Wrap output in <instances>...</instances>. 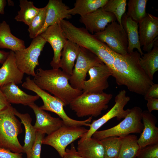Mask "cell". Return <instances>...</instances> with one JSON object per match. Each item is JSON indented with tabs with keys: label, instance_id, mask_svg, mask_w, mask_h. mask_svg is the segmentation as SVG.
Returning a JSON list of instances; mask_svg holds the SVG:
<instances>
[{
	"label": "cell",
	"instance_id": "cell-1",
	"mask_svg": "<svg viewBox=\"0 0 158 158\" xmlns=\"http://www.w3.org/2000/svg\"><path fill=\"white\" fill-rule=\"evenodd\" d=\"M114 57L112 76L119 86H126L130 92L144 96L154 83L140 63V54L137 51L120 54L113 51Z\"/></svg>",
	"mask_w": 158,
	"mask_h": 158
},
{
	"label": "cell",
	"instance_id": "cell-2",
	"mask_svg": "<svg viewBox=\"0 0 158 158\" xmlns=\"http://www.w3.org/2000/svg\"><path fill=\"white\" fill-rule=\"evenodd\" d=\"M70 77L59 68L44 70L40 68L33 80L39 87L53 94L66 106L83 93L82 90L71 86L68 82Z\"/></svg>",
	"mask_w": 158,
	"mask_h": 158
},
{
	"label": "cell",
	"instance_id": "cell-3",
	"mask_svg": "<svg viewBox=\"0 0 158 158\" xmlns=\"http://www.w3.org/2000/svg\"><path fill=\"white\" fill-rule=\"evenodd\" d=\"M11 106L0 111V147L18 153H25L18 136L23 132L21 123Z\"/></svg>",
	"mask_w": 158,
	"mask_h": 158
},
{
	"label": "cell",
	"instance_id": "cell-4",
	"mask_svg": "<svg viewBox=\"0 0 158 158\" xmlns=\"http://www.w3.org/2000/svg\"><path fill=\"white\" fill-rule=\"evenodd\" d=\"M22 86L25 89L35 92L41 99L43 104L40 107L41 109L55 113L61 118L65 125L78 127L89 126V123L91 121L92 117L90 116L83 121L76 120L71 118L64 110L63 107L65 106L63 102L59 98L39 87L30 76L26 78Z\"/></svg>",
	"mask_w": 158,
	"mask_h": 158
},
{
	"label": "cell",
	"instance_id": "cell-5",
	"mask_svg": "<svg viewBox=\"0 0 158 158\" xmlns=\"http://www.w3.org/2000/svg\"><path fill=\"white\" fill-rule=\"evenodd\" d=\"M113 95L103 92L101 94L83 92L71 102L70 108L79 117L90 116L97 117L108 107Z\"/></svg>",
	"mask_w": 158,
	"mask_h": 158
},
{
	"label": "cell",
	"instance_id": "cell-6",
	"mask_svg": "<svg viewBox=\"0 0 158 158\" xmlns=\"http://www.w3.org/2000/svg\"><path fill=\"white\" fill-rule=\"evenodd\" d=\"M142 111L140 107L135 106L119 123L111 128L97 131L93 137L100 140L106 138L116 136L122 137L131 133H141L144 126L142 121Z\"/></svg>",
	"mask_w": 158,
	"mask_h": 158
},
{
	"label": "cell",
	"instance_id": "cell-7",
	"mask_svg": "<svg viewBox=\"0 0 158 158\" xmlns=\"http://www.w3.org/2000/svg\"><path fill=\"white\" fill-rule=\"evenodd\" d=\"M88 130V129L82 126L64 125L51 134L44 137L42 144L53 147L61 157L63 158L67 146L82 138Z\"/></svg>",
	"mask_w": 158,
	"mask_h": 158
},
{
	"label": "cell",
	"instance_id": "cell-8",
	"mask_svg": "<svg viewBox=\"0 0 158 158\" xmlns=\"http://www.w3.org/2000/svg\"><path fill=\"white\" fill-rule=\"evenodd\" d=\"M47 42L39 35L33 39L27 48L15 52L16 62L23 73L34 77L35 69L39 65L38 58Z\"/></svg>",
	"mask_w": 158,
	"mask_h": 158
},
{
	"label": "cell",
	"instance_id": "cell-9",
	"mask_svg": "<svg viewBox=\"0 0 158 158\" xmlns=\"http://www.w3.org/2000/svg\"><path fill=\"white\" fill-rule=\"evenodd\" d=\"M103 63L94 53L80 46L79 54L70 77L71 86L74 89L82 90L84 82L90 69Z\"/></svg>",
	"mask_w": 158,
	"mask_h": 158
},
{
	"label": "cell",
	"instance_id": "cell-10",
	"mask_svg": "<svg viewBox=\"0 0 158 158\" xmlns=\"http://www.w3.org/2000/svg\"><path fill=\"white\" fill-rule=\"evenodd\" d=\"M94 35L115 52L121 55L128 53L126 32L123 25L116 21L108 24L103 30Z\"/></svg>",
	"mask_w": 158,
	"mask_h": 158
},
{
	"label": "cell",
	"instance_id": "cell-11",
	"mask_svg": "<svg viewBox=\"0 0 158 158\" xmlns=\"http://www.w3.org/2000/svg\"><path fill=\"white\" fill-rule=\"evenodd\" d=\"M130 100V97L126 95L125 90L119 92L115 97V104L106 114L97 120H94L90 124V129L82 137L83 139L92 137L94 133L103 125L112 118L116 117L118 120L125 118L130 111V109L124 110V108Z\"/></svg>",
	"mask_w": 158,
	"mask_h": 158
},
{
	"label": "cell",
	"instance_id": "cell-12",
	"mask_svg": "<svg viewBox=\"0 0 158 158\" xmlns=\"http://www.w3.org/2000/svg\"><path fill=\"white\" fill-rule=\"evenodd\" d=\"M88 73L89 79L83 83V92L101 94L109 86L108 80L112 76L109 68L104 63L91 68Z\"/></svg>",
	"mask_w": 158,
	"mask_h": 158
},
{
	"label": "cell",
	"instance_id": "cell-13",
	"mask_svg": "<svg viewBox=\"0 0 158 158\" xmlns=\"http://www.w3.org/2000/svg\"><path fill=\"white\" fill-rule=\"evenodd\" d=\"M40 35L51 45L54 55L50 65L53 69L60 68L61 52L68 39L60 23L48 27Z\"/></svg>",
	"mask_w": 158,
	"mask_h": 158
},
{
	"label": "cell",
	"instance_id": "cell-14",
	"mask_svg": "<svg viewBox=\"0 0 158 158\" xmlns=\"http://www.w3.org/2000/svg\"><path fill=\"white\" fill-rule=\"evenodd\" d=\"M138 24L140 45L142 47L143 51L149 52L158 39V18L148 13Z\"/></svg>",
	"mask_w": 158,
	"mask_h": 158
},
{
	"label": "cell",
	"instance_id": "cell-15",
	"mask_svg": "<svg viewBox=\"0 0 158 158\" xmlns=\"http://www.w3.org/2000/svg\"><path fill=\"white\" fill-rule=\"evenodd\" d=\"M116 20L113 13L104 11L101 8L80 16V21L84 25L90 33L93 34L103 30L108 24Z\"/></svg>",
	"mask_w": 158,
	"mask_h": 158
},
{
	"label": "cell",
	"instance_id": "cell-16",
	"mask_svg": "<svg viewBox=\"0 0 158 158\" xmlns=\"http://www.w3.org/2000/svg\"><path fill=\"white\" fill-rule=\"evenodd\" d=\"M28 106L33 110L36 116L35 123L34 126L37 131H40L49 135L65 125L60 118L52 116L34 103Z\"/></svg>",
	"mask_w": 158,
	"mask_h": 158
},
{
	"label": "cell",
	"instance_id": "cell-17",
	"mask_svg": "<svg viewBox=\"0 0 158 158\" xmlns=\"http://www.w3.org/2000/svg\"><path fill=\"white\" fill-rule=\"evenodd\" d=\"M46 6L45 23L37 36L43 32L49 26L60 23L65 18L69 19L71 17V15L69 14V8L61 0H49Z\"/></svg>",
	"mask_w": 158,
	"mask_h": 158
},
{
	"label": "cell",
	"instance_id": "cell-18",
	"mask_svg": "<svg viewBox=\"0 0 158 158\" xmlns=\"http://www.w3.org/2000/svg\"><path fill=\"white\" fill-rule=\"evenodd\" d=\"M143 129L138 142L141 149L152 144L158 143V128L156 126V117L147 110L142 113Z\"/></svg>",
	"mask_w": 158,
	"mask_h": 158
},
{
	"label": "cell",
	"instance_id": "cell-19",
	"mask_svg": "<svg viewBox=\"0 0 158 158\" xmlns=\"http://www.w3.org/2000/svg\"><path fill=\"white\" fill-rule=\"evenodd\" d=\"M24 73L17 65L15 52L12 51L0 68V87L10 83L16 84H21Z\"/></svg>",
	"mask_w": 158,
	"mask_h": 158
},
{
	"label": "cell",
	"instance_id": "cell-20",
	"mask_svg": "<svg viewBox=\"0 0 158 158\" xmlns=\"http://www.w3.org/2000/svg\"><path fill=\"white\" fill-rule=\"evenodd\" d=\"M1 89L10 104H20L29 106L40 98L37 95H33L26 93L13 83L4 85Z\"/></svg>",
	"mask_w": 158,
	"mask_h": 158
},
{
	"label": "cell",
	"instance_id": "cell-21",
	"mask_svg": "<svg viewBox=\"0 0 158 158\" xmlns=\"http://www.w3.org/2000/svg\"><path fill=\"white\" fill-rule=\"evenodd\" d=\"M121 23L127 35L128 53H130L133 51L135 49H136L141 56H142L144 54L139 41L138 23L128 16L126 13L122 17Z\"/></svg>",
	"mask_w": 158,
	"mask_h": 158
},
{
	"label": "cell",
	"instance_id": "cell-22",
	"mask_svg": "<svg viewBox=\"0 0 158 158\" xmlns=\"http://www.w3.org/2000/svg\"><path fill=\"white\" fill-rule=\"evenodd\" d=\"M77 151L84 158H104V149L100 140L93 137L80 138L78 141Z\"/></svg>",
	"mask_w": 158,
	"mask_h": 158
},
{
	"label": "cell",
	"instance_id": "cell-23",
	"mask_svg": "<svg viewBox=\"0 0 158 158\" xmlns=\"http://www.w3.org/2000/svg\"><path fill=\"white\" fill-rule=\"evenodd\" d=\"M80 46L68 40L61 52L60 68L67 74L71 76L80 51Z\"/></svg>",
	"mask_w": 158,
	"mask_h": 158
},
{
	"label": "cell",
	"instance_id": "cell-24",
	"mask_svg": "<svg viewBox=\"0 0 158 158\" xmlns=\"http://www.w3.org/2000/svg\"><path fill=\"white\" fill-rule=\"evenodd\" d=\"M25 48L24 41L13 35L9 25L3 21L0 24V48L9 49L15 52Z\"/></svg>",
	"mask_w": 158,
	"mask_h": 158
},
{
	"label": "cell",
	"instance_id": "cell-25",
	"mask_svg": "<svg viewBox=\"0 0 158 158\" xmlns=\"http://www.w3.org/2000/svg\"><path fill=\"white\" fill-rule=\"evenodd\" d=\"M14 112L16 116L21 120L25 128V135L23 146L27 158L29 157L30 152L35 140L37 131L34 126L32 124V118L30 114L28 113L22 114L14 108Z\"/></svg>",
	"mask_w": 158,
	"mask_h": 158
},
{
	"label": "cell",
	"instance_id": "cell-26",
	"mask_svg": "<svg viewBox=\"0 0 158 158\" xmlns=\"http://www.w3.org/2000/svg\"><path fill=\"white\" fill-rule=\"evenodd\" d=\"M140 66L148 77L153 80L155 73L158 70V41L154 42L152 49L140 59Z\"/></svg>",
	"mask_w": 158,
	"mask_h": 158
},
{
	"label": "cell",
	"instance_id": "cell-27",
	"mask_svg": "<svg viewBox=\"0 0 158 158\" xmlns=\"http://www.w3.org/2000/svg\"><path fill=\"white\" fill-rule=\"evenodd\" d=\"M108 0H76L74 7L69 9L71 15L79 14L82 16L102 8Z\"/></svg>",
	"mask_w": 158,
	"mask_h": 158
},
{
	"label": "cell",
	"instance_id": "cell-28",
	"mask_svg": "<svg viewBox=\"0 0 158 158\" xmlns=\"http://www.w3.org/2000/svg\"><path fill=\"white\" fill-rule=\"evenodd\" d=\"M121 138V146L118 158H136L141 149L138 142L137 136L129 134Z\"/></svg>",
	"mask_w": 158,
	"mask_h": 158
},
{
	"label": "cell",
	"instance_id": "cell-29",
	"mask_svg": "<svg viewBox=\"0 0 158 158\" xmlns=\"http://www.w3.org/2000/svg\"><path fill=\"white\" fill-rule=\"evenodd\" d=\"M20 10L15 18L17 21L22 22L29 26L38 13L40 8L35 7L33 2L27 0H20Z\"/></svg>",
	"mask_w": 158,
	"mask_h": 158
},
{
	"label": "cell",
	"instance_id": "cell-30",
	"mask_svg": "<svg viewBox=\"0 0 158 158\" xmlns=\"http://www.w3.org/2000/svg\"><path fill=\"white\" fill-rule=\"evenodd\" d=\"M147 0H129L127 4L126 14L138 23L146 16V7Z\"/></svg>",
	"mask_w": 158,
	"mask_h": 158
},
{
	"label": "cell",
	"instance_id": "cell-31",
	"mask_svg": "<svg viewBox=\"0 0 158 158\" xmlns=\"http://www.w3.org/2000/svg\"><path fill=\"white\" fill-rule=\"evenodd\" d=\"M104 149V158H118L121 144V137L112 136L100 140Z\"/></svg>",
	"mask_w": 158,
	"mask_h": 158
},
{
	"label": "cell",
	"instance_id": "cell-32",
	"mask_svg": "<svg viewBox=\"0 0 158 158\" xmlns=\"http://www.w3.org/2000/svg\"><path fill=\"white\" fill-rule=\"evenodd\" d=\"M126 0H108L102 8L104 11L111 13L115 16L117 22L122 25V17L125 13L127 5Z\"/></svg>",
	"mask_w": 158,
	"mask_h": 158
},
{
	"label": "cell",
	"instance_id": "cell-33",
	"mask_svg": "<svg viewBox=\"0 0 158 158\" xmlns=\"http://www.w3.org/2000/svg\"><path fill=\"white\" fill-rule=\"evenodd\" d=\"M47 7L40 8L37 15L34 18L28 29L29 37L30 38L34 39L37 36V34L42 29L45 23Z\"/></svg>",
	"mask_w": 158,
	"mask_h": 158
},
{
	"label": "cell",
	"instance_id": "cell-34",
	"mask_svg": "<svg viewBox=\"0 0 158 158\" xmlns=\"http://www.w3.org/2000/svg\"><path fill=\"white\" fill-rule=\"evenodd\" d=\"M45 135L40 131L37 132L31 150L30 156L27 158H40L42 141Z\"/></svg>",
	"mask_w": 158,
	"mask_h": 158
},
{
	"label": "cell",
	"instance_id": "cell-35",
	"mask_svg": "<svg viewBox=\"0 0 158 158\" xmlns=\"http://www.w3.org/2000/svg\"><path fill=\"white\" fill-rule=\"evenodd\" d=\"M136 158H158V143L141 149Z\"/></svg>",
	"mask_w": 158,
	"mask_h": 158
},
{
	"label": "cell",
	"instance_id": "cell-36",
	"mask_svg": "<svg viewBox=\"0 0 158 158\" xmlns=\"http://www.w3.org/2000/svg\"><path fill=\"white\" fill-rule=\"evenodd\" d=\"M0 158H23L22 153L13 152L0 147Z\"/></svg>",
	"mask_w": 158,
	"mask_h": 158
},
{
	"label": "cell",
	"instance_id": "cell-37",
	"mask_svg": "<svg viewBox=\"0 0 158 158\" xmlns=\"http://www.w3.org/2000/svg\"><path fill=\"white\" fill-rule=\"evenodd\" d=\"M145 100L151 98L158 99V84L154 83L144 96Z\"/></svg>",
	"mask_w": 158,
	"mask_h": 158
},
{
	"label": "cell",
	"instance_id": "cell-38",
	"mask_svg": "<svg viewBox=\"0 0 158 158\" xmlns=\"http://www.w3.org/2000/svg\"><path fill=\"white\" fill-rule=\"evenodd\" d=\"M63 158H84L78 153L73 143H72L70 149H66V153Z\"/></svg>",
	"mask_w": 158,
	"mask_h": 158
},
{
	"label": "cell",
	"instance_id": "cell-39",
	"mask_svg": "<svg viewBox=\"0 0 158 158\" xmlns=\"http://www.w3.org/2000/svg\"><path fill=\"white\" fill-rule=\"evenodd\" d=\"M147 101V107L148 111L151 113L154 110H158V99L151 98L146 100Z\"/></svg>",
	"mask_w": 158,
	"mask_h": 158
},
{
	"label": "cell",
	"instance_id": "cell-40",
	"mask_svg": "<svg viewBox=\"0 0 158 158\" xmlns=\"http://www.w3.org/2000/svg\"><path fill=\"white\" fill-rule=\"evenodd\" d=\"M11 106L7 101L0 87V111Z\"/></svg>",
	"mask_w": 158,
	"mask_h": 158
},
{
	"label": "cell",
	"instance_id": "cell-41",
	"mask_svg": "<svg viewBox=\"0 0 158 158\" xmlns=\"http://www.w3.org/2000/svg\"><path fill=\"white\" fill-rule=\"evenodd\" d=\"M9 52H6L0 50V63L3 64L7 59Z\"/></svg>",
	"mask_w": 158,
	"mask_h": 158
},
{
	"label": "cell",
	"instance_id": "cell-42",
	"mask_svg": "<svg viewBox=\"0 0 158 158\" xmlns=\"http://www.w3.org/2000/svg\"><path fill=\"white\" fill-rule=\"evenodd\" d=\"M5 0H0V14H3L4 13V8L6 5Z\"/></svg>",
	"mask_w": 158,
	"mask_h": 158
},
{
	"label": "cell",
	"instance_id": "cell-43",
	"mask_svg": "<svg viewBox=\"0 0 158 158\" xmlns=\"http://www.w3.org/2000/svg\"></svg>",
	"mask_w": 158,
	"mask_h": 158
}]
</instances>
